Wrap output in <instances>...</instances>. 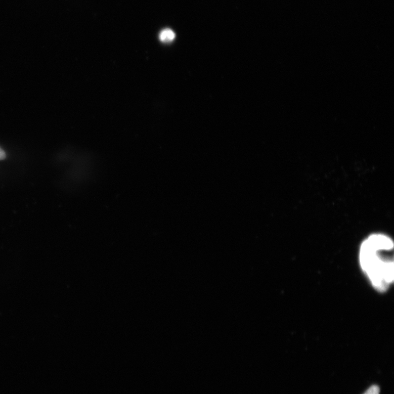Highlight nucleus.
I'll return each mask as SVG.
<instances>
[{"label": "nucleus", "instance_id": "f257e3e1", "mask_svg": "<svg viewBox=\"0 0 394 394\" xmlns=\"http://www.w3.org/2000/svg\"><path fill=\"white\" fill-rule=\"evenodd\" d=\"M360 269L373 289L380 293L388 291L394 281L393 242L388 236L373 233L360 245Z\"/></svg>", "mask_w": 394, "mask_h": 394}, {"label": "nucleus", "instance_id": "f03ea898", "mask_svg": "<svg viewBox=\"0 0 394 394\" xmlns=\"http://www.w3.org/2000/svg\"><path fill=\"white\" fill-rule=\"evenodd\" d=\"M160 40L164 43H170L176 38V33L170 29L163 30L159 33Z\"/></svg>", "mask_w": 394, "mask_h": 394}, {"label": "nucleus", "instance_id": "7ed1b4c3", "mask_svg": "<svg viewBox=\"0 0 394 394\" xmlns=\"http://www.w3.org/2000/svg\"><path fill=\"white\" fill-rule=\"evenodd\" d=\"M379 389L377 386H373L364 394H379Z\"/></svg>", "mask_w": 394, "mask_h": 394}, {"label": "nucleus", "instance_id": "20e7f679", "mask_svg": "<svg viewBox=\"0 0 394 394\" xmlns=\"http://www.w3.org/2000/svg\"><path fill=\"white\" fill-rule=\"evenodd\" d=\"M6 157V156L5 152L1 148H0V160L5 159Z\"/></svg>", "mask_w": 394, "mask_h": 394}]
</instances>
